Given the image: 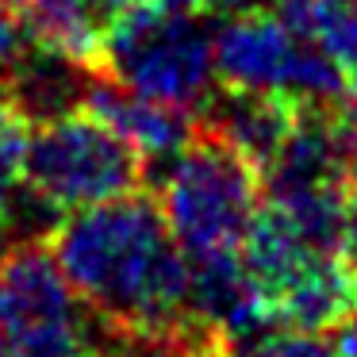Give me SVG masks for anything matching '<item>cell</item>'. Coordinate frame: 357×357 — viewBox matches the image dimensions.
<instances>
[{"instance_id":"cell-1","label":"cell","mask_w":357,"mask_h":357,"mask_svg":"<svg viewBox=\"0 0 357 357\" xmlns=\"http://www.w3.org/2000/svg\"><path fill=\"white\" fill-rule=\"evenodd\" d=\"M50 254L112 338L158 342L200 323L192 265L154 196L131 192L70 211L50 231Z\"/></svg>"},{"instance_id":"cell-2","label":"cell","mask_w":357,"mask_h":357,"mask_svg":"<svg viewBox=\"0 0 357 357\" xmlns=\"http://www.w3.org/2000/svg\"><path fill=\"white\" fill-rule=\"evenodd\" d=\"M208 20L204 0H139L104 24L96 66L119 85L196 116L219 81Z\"/></svg>"},{"instance_id":"cell-3","label":"cell","mask_w":357,"mask_h":357,"mask_svg":"<svg viewBox=\"0 0 357 357\" xmlns=\"http://www.w3.org/2000/svg\"><path fill=\"white\" fill-rule=\"evenodd\" d=\"M261 196V169L200 123L158 181V208L188 257L242 250Z\"/></svg>"},{"instance_id":"cell-4","label":"cell","mask_w":357,"mask_h":357,"mask_svg":"<svg viewBox=\"0 0 357 357\" xmlns=\"http://www.w3.org/2000/svg\"><path fill=\"white\" fill-rule=\"evenodd\" d=\"M104 319L70 284L43 242L12 246L0 261L4 357H104ZM112 334V331H108Z\"/></svg>"},{"instance_id":"cell-5","label":"cell","mask_w":357,"mask_h":357,"mask_svg":"<svg viewBox=\"0 0 357 357\" xmlns=\"http://www.w3.org/2000/svg\"><path fill=\"white\" fill-rule=\"evenodd\" d=\"M150 177L146 158L112 123L89 108L31 127L27 142V185L58 211L93 208L142 188Z\"/></svg>"},{"instance_id":"cell-6","label":"cell","mask_w":357,"mask_h":357,"mask_svg":"<svg viewBox=\"0 0 357 357\" xmlns=\"http://www.w3.org/2000/svg\"><path fill=\"white\" fill-rule=\"evenodd\" d=\"M215 73L223 85L280 93L296 104L342 108L349 100L346 70L315 39L296 35L273 8L227 16L215 27Z\"/></svg>"},{"instance_id":"cell-7","label":"cell","mask_w":357,"mask_h":357,"mask_svg":"<svg viewBox=\"0 0 357 357\" xmlns=\"http://www.w3.org/2000/svg\"><path fill=\"white\" fill-rule=\"evenodd\" d=\"M96 77H100V66L89 58L47 47V43H31L4 70V100L35 127L81 112L89 104Z\"/></svg>"},{"instance_id":"cell-8","label":"cell","mask_w":357,"mask_h":357,"mask_svg":"<svg viewBox=\"0 0 357 357\" xmlns=\"http://www.w3.org/2000/svg\"><path fill=\"white\" fill-rule=\"evenodd\" d=\"M296 112H300V104L280 93L234 89L219 81L211 89V96L204 100V108L196 112V123L208 127L211 135H219L223 142H231L257 169H265V162L277 154V146L292 131Z\"/></svg>"},{"instance_id":"cell-9","label":"cell","mask_w":357,"mask_h":357,"mask_svg":"<svg viewBox=\"0 0 357 357\" xmlns=\"http://www.w3.org/2000/svg\"><path fill=\"white\" fill-rule=\"evenodd\" d=\"M93 116H100L104 123H112L127 142H135L146 165H165L188 139L196 135V116L173 104L150 100V96L135 93V89L119 85L116 77L100 70L93 93L85 104Z\"/></svg>"},{"instance_id":"cell-10","label":"cell","mask_w":357,"mask_h":357,"mask_svg":"<svg viewBox=\"0 0 357 357\" xmlns=\"http://www.w3.org/2000/svg\"><path fill=\"white\" fill-rule=\"evenodd\" d=\"M188 265H192V315L208 331L223 334L227 342H238L269 326L261 296H257L246 265H242V250L188 257Z\"/></svg>"},{"instance_id":"cell-11","label":"cell","mask_w":357,"mask_h":357,"mask_svg":"<svg viewBox=\"0 0 357 357\" xmlns=\"http://www.w3.org/2000/svg\"><path fill=\"white\" fill-rule=\"evenodd\" d=\"M27 142L31 123L0 100V246L8 250L58 227V211L27 185Z\"/></svg>"},{"instance_id":"cell-12","label":"cell","mask_w":357,"mask_h":357,"mask_svg":"<svg viewBox=\"0 0 357 357\" xmlns=\"http://www.w3.org/2000/svg\"><path fill=\"white\" fill-rule=\"evenodd\" d=\"M16 16L31 31L35 43L70 50L77 58L96 62L104 39V20L89 0H12Z\"/></svg>"},{"instance_id":"cell-13","label":"cell","mask_w":357,"mask_h":357,"mask_svg":"<svg viewBox=\"0 0 357 357\" xmlns=\"http://www.w3.org/2000/svg\"><path fill=\"white\" fill-rule=\"evenodd\" d=\"M307 35L349 70L357 58V0H307Z\"/></svg>"},{"instance_id":"cell-14","label":"cell","mask_w":357,"mask_h":357,"mask_svg":"<svg viewBox=\"0 0 357 357\" xmlns=\"http://www.w3.org/2000/svg\"><path fill=\"white\" fill-rule=\"evenodd\" d=\"M227 357H338L334 342H323L319 334L292 331V326H261L246 338L231 342Z\"/></svg>"},{"instance_id":"cell-15","label":"cell","mask_w":357,"mask_h":357,"mask_svg":"<svg viewBox=\"0 0 357 357\" xmlns=\"http://www.w3.org/2000/svg\"><path fill=\"white\" fill-rule=\"evenodd\" d=\"M342 254L357 265V173L346 192V227H342Z\"/></svg>"},{"instance_id":"cell-16","label":"cell","mask_w":357,"mask_h":357,"mask_svg":"<svg viewBox=\"0 0 357 357\" xmlns=\"http://www.w3.org/2000/svg\"><path fill=\"white\" fill-rule=\"evenodd\" d=\"M208 4V12L211 16H242V12H265V8H273L277 0H204Z\"/></svg>"},{"instance_id":"cell-17","label":"cell","mask_w":357,"mask_h":357,"mask_svg":"<svg viewBox=\"0 0 357 357\" xmlns=\"http://www.w3.org/2000/svg\"><path fill=\"white\" fill-rule=\"evenodd\" d=\"M334 349L338 357H357V311L334 326Z\"/></svg>"},{"instance_id":"cell-18","label":"cell","mask_w":357,"mask_h":357,"mask_svg":"<svg viewBox=\"0 0 357 357\" xmlns=\"http://www.w3.org/2000/svg\"><path fill=\"white\" fill-rule=\"evenodd\" d=\"M89 4H93V8H96V16H100L104 24H108V20L116 16V12L131 8V4H139V0H89Z\"/></svg>"},{"instance_id":"cell-19","label":"cell","mask_w":357,"mask_h":357,"mask_svg":"<svg viewBox=\"0 0 357 357\" xmlns=\"http://www.w3.org/2000/svg\"><path fill=\"white\" fill-rule=\"evenodd\" d=\"M342 116H346V131H349V146H354V158H357V96L349 93L346 108H342Z\"/></svg>"},{"instance_id":"cell-20","label":"cell","mask_w":357,"mask_h":357,"mask_svg":"<svg viewBox=\"0 0 357 357\" xmlns=\"http://www.w3.org/2000/svg\"><path fill=\"white\" fill-rule=\"evenodd\" d=\"M346 81H349V93L357 96V58H354V66L346 70Z\"/></svg>"},{"instance_id":"cell-21","label":"cell","mask_w":357,"mask_h":357,"mask_svg":"<svg viewBox=\"0 0 357 357\" xmlns=\"http://www.w3.org/2000/svg\"><path fill=\"white\" fill-rule=\"evenodd\" d=\"M104 357H127V354H123V349L116 346V349H108V354H104Z\"/></svg>"},{"instance_id":"cell-22","label":"cell","mask_w":357,"mask_h":357,"mask_svg":"<svg viewBox=\"0 0 357 357\" xmlns=\"http://www.w3.org/2000/svg\"><path fill=\"white\" fill-rule=\"evenodd\" d=\"M0 100H4V66H0Z\"/></svg>"},{"instance_id":"cell-23","label":"cell","mask_w":357,"mask_h":357,"mask_svg":"<svg viewBox=\"0 0 357 357\" xmlns=\"http://www.w3.org/2000/svg\"><path fill=\"white\" fill-rule=\"evenodd\" d=\"M0 357H4V349H0Z\"/></svg>"}]
</instances>
